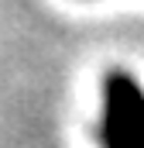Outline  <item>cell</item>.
I'll return each instance as SVG.
<instances>
[{"label":"cell","instance_id":"obj_1","mask_svg":"<svg viewBox=\"0 0 144 148\" xmlns=\"http://www.w3.org/2000/svg\"><path fill=\"white\" fill-rule=\"evenodd\" d=\"M103 148H144V90L130 73L103 83Z\"/></svg>","mask_w":144,"mask_h":148}]
</instances>
